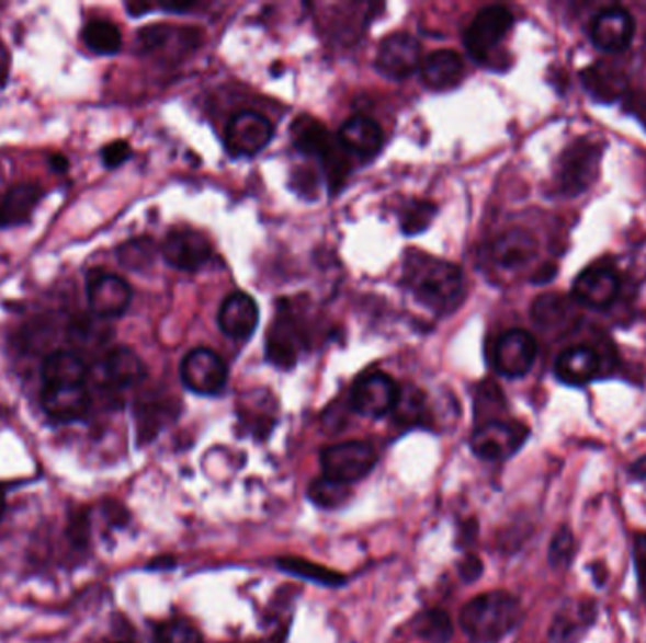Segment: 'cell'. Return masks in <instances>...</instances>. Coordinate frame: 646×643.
Returning a JSON list of instances; mask_svg holds the SVG:
<instances>
[{"label": "cell", "instance_id": "cell-37", "mask_svg": "<svg viewBox=\"0 0 646 643\" xmlns=\"http://www.w3.org/2000/svg\"><path fill=\"white\" fill-rule=\"evenodd\" d=\"M575 555V538L569 528H559L554 540L551 543V551H548V559H551L552 566L556 569H564L571 562Z\"/></svg>", "mask_w": 646, "mask_h": 643}, {"label": "cell", "instance_id": "cell-43", "mask_svg": "<svg viewBox=\"0 0 646 643\" xmlns=\"http://www.w3.org/2000/svg\"><path fill=\"white\" fill-rule=\"evenodd\" d=\"M635 472L639 475H646V457L635 464Z\"/></svg>", "mask_w": 646, "mask_h": 643}, {"label": "cell", "instance_id": "cell-39", "mask_svg": "<svg viewBox=\"0 0 646 643\" xmlns=\"http://www.w3.org/2000/svg\"><path fill=\"white\" fill-rule=\"evenodd\" d=\"M633 561H635V572H637L641 590L646 596V535L635 536Z\"/></svg>", "mask_w": 646, "mask_h": 643}, {"label": "cell", "instance_id": "cell-23", "mask_svg": "<svg viewBox=\"0 0 646 643\" xmlns=\"http://www.w3.org/2000/svg\"><path fill=\"white\" fill-rule=\"evenodd\" d=\"M420 76L423 85L431 91H450L462 82L463 59L456 51L439 49L423 59Z\"/></svg>", "mask_w": 646, "mask_h": 643}, {"label": "cell", "instance_id": "cell-31", "mask_svg": "<svg viewBox=\"0 0 646 643\" xmlns=\"http://www.w3.org/2000/svg\"><path fill=\"white\" fill-rule=\"evenodd\" d=\"M350 495H352L350 485L326 478V475H321L320 480H314L313 485L308 489L310 501L318 504L320 508L342 506L350 498Z\"/></svg>", "mask_w": 646, "mask_h": 643}, {"label": "cell", "instance_id": "cell-9", "mask_svg": "<svg viewBox=\"0 0 646 643\" xmlns=\"http://www.w3.org/2000/svg\"><path fill=\"white\" fill-rule=\"evenodd\" d=\"M133 291L125 279L109 272L93 271L88 278V302L99 319L122 318L131 305Z\"/></svg>", "mask_w": 646, "mask_h": 643}, {"label": "cell", "instance_id": "cell-12", "mask_svg": "<svg viewBox=\"0 0 646 643\" xmlns=\"http://www.w3.org/2000/svg\"><path fill=\"white\" fill-rule=\"evenodd\" d=\"M422 65V49L415 36L394 33L382 41L376 68L389 80H407Z\"/></svg>", "mask_w": 646, "mask_h": 643}, {"label": "cell", "instance_id": "cell-5", "mask_svg": "<svg viewBox=\"0 0 646 643\" xmlns=\"http://www.w3.org/2000/svg\"><path fill=\"white\" fill-rule=\"evenodd\" d=\"M512 25L514 18L510 14L509 8H483L463 34V44L473 59L478 62L488 61V57L505 41Z\"/></svg>", "mask_w": 646, "mask_h": 643}, {"label": "cell", "instance_id": "cell-28", "mask_svg": "<svg viewBox=\"0 0 646 643\" xmlns=\"http://www.w3.org/2000/svg\"><path fill=\"white\" fill-rule=\"evenodd\" d=\"M575 315L573 300L559 295V292H546L535 298L531 306V318L541 329L554 331L567 325Z\"/></svg>", "mask_w": 646, "mask_h": 643}, {"label": "cell", "instance_id": "cell-14", "mask_svg": "<svg viewBox=\"0 0 646 643\" xmlns=\"http://www.w3.org/2000/svg\"><path fill=\"white\" fill-rule=\"evenodd\" d=\"M619 292V274L603 264L586 268L573 282V302L590 310H605L616 300Z\"/></svg>", "mask_w": 646, "mask_h": 643}, {"label": "cell", "instance_id": "cell-4", "mask_svg": "<svg viewBox=\"0 0 646 643\" xmlns=\"http://www.w3.org/2000/svg\"><path fill=\"white\" fill-rule=\"evenodd\" d=\"M603 146L592 138H578L559 156L556 167V190L564 197H578L590 190L599 176Z\"/></svg>", "mask_w": 646, "mask_h": 643}, {"label": "cell", "instance_id": "cell-34", "mask_svg": "<svg viewBox=\"0 0 646 643\" xmlns=\"http://www.w3.org/2000/svg\"><path fill=\"white\" fill-rule=\"evenodd\" d=\"M280 569L293 574V576L306 577L313 582L324 583V585H339L342 577L333 570L321 569L313 562L299 561V559H282L279 561Z\"/></svg>", "mask_w": 646, "mask_h": 643}, {"label": "cell", "instance_id": "cell-22", "mask_svg": "<svg viewBox=\"0 0 646 643\" xmlns=\"http://www.w3.org/2000/svg\"><path fill=\"white\" fill-rule=\"evenodd\" d=\"M337 140L347 153L367 161L381 151L384 133L371 117L355 116L340 127Z\"/></svg>", "mask_w": 646, "mask_h": 643}, {"label": "cell", "instance_id": "cell-16", "mask_svg": "<svg viewBox=\"0 0 646 643\" xmlns=\"http://www.w3.org/2000/svg\"><path fill=\"white\" fill-rule=\"evenodd\" d=\"M635 21L626 8L609 7L601 10L592 21L590 38L593 46L607 54H620L632 44Z\"/></svg>", "mask_w": 646, "mask_h": 643}, {"label": "cell", "instance_id": "cell-42", "mask_svg": "<svg viewBox=\"0 0 646 643\" xmlns=\"http://www.w3.org/2000/svg\"><path fill=\"white\" fill-rule=\"evenodd\" d=\"M52 163H54V169L55 170H67V161H65V159H63V157H54V161H52Z\"/></svg>", "mask_w": 646, "mask_h": 643}, {"label": "cell", "instance_id": "cell-11", "mask_svg": "<svg viewBox=\"0 0 646 643\" xmlns=\"http://www.w3.org/2000/svg\"><path fill=\"white\" fill-rule=\"evenodd\" d=\"M537 359V342L530 332L512 329L499 336L494 347V366L505 378H522Z\"/></svg>", "mask_w": 646, "mask_h": 643}, {"label": "cell", "instance_id": "cell-10", "mask_svg": "<svg viewBox=\"0 0 646 643\" xmlns=\"http://www.w3.org/2000/svg\"><path fill=\"white\" fill-rule=\"evenodd\" d=\"M399 399V387L384 372L363 374L352 387V407L365 417H384L394 412Z\"/></svg>", "mask_w": 646, "mask_h": 643}, {"label": "cell", "instance_id": "cell-35", "mask_svg": "<svg viewBox=\"0 0 646 643\" xmlns=\"http://www.w3.org/2000/svg\"><path fill=\"white\" fill-rule=\"evenodd\" d=\"M156 643H203V638L193 624L184 619H170L156 630Z\"/></svg>", "mask_w": 646, "mask_h": 643}, {"label": "cell", "instance_id": "cell-24", "mask_svg": "<svg viewBox=\"0 0 646 643\" xmlns=\"http://www.w3.org/2000/svg\"><path fill=\"white\" fill-rule=\"evenodd\" d=\"M102 378L106 386L123 389L140 383L146 376V366L143 359L129 347H114L104 355L101 363Z\"/></svg>", "mask_w": 646, "mask_h": 643}, {"label": "cell", "instance_id": "cell-2", "mask_svg": "<svg viewBox=\"0 0 646 643\" xmlns=\"http://www.w3.org/2000/svg\"><path fill=\"white\" fill-rule=\"evenodd\" d=\"M522 606L503 590L476 596L460 616L463 632L476 643H496L520 623Z\"/></svg>", "mask_w": 646, "mask_h": 643}, {"label": "cell", "instance_id": "cell-20", "mask_svg": "<svg viewBox=\"0 0 646 643\" xmlns=\"http://www.w3.org/2000/svg\"><path fill=\"white\" fill-rule=\"evenodd\" d=\"M537 238L525 229H510L491 244V259L505 271H518L537 255Z\"/></svg>", "mask_w": 646, "mask_h": 643}, {"label": "cell", "instance_id": "cell-32", "mask_svg": "<svg viewBox=\"0 0 646 643\" xmlns=\"http://www.w3.org/2000/svg\"><path fill=\"white\" fill-rule=\"evenodd\" d=\"M418 636L433 643H446L452 638L450 617L441 610L423 611L415 621Z\"/></svg>", "mask_w": 646, "mask_h": 643}, {"label": "cell", "instance_id": "cell-30", "mask_svg": "<svg viewBox=\"0 0 646 643\" xmlns=\"http://www.w3.org/2000/svg\"><path fill=\"white\" fill-rule=\"evenodd\" d=\"M156 244L151 238H135L117 250V261L129 271H146L156 261Z\"/></svg>", "mask_w": 646, "mask_h": 643}, {"label": "cell", "instance_id": "cell-6", "mask_svg": "<svg viewBox=\"0 0 646 643\" xmlns=\"http://www.w3.org/2000/svg\"><path fill=\"white\" fill-rule=\"evenodd\" d=\"M320 464L326 478L350 485L373 470L376 453L367 441H342L321 451Z\"/></svg>", "mask_w": 646, "mask_h": 643}, {"label": "cell", "instance_id": "cell-44", "mask_svg": "<svg viewBox=\"0 0 646 643\" xmlns=\"http://www.w3.org/2000/svg\"><path fill=\"white\" fill-rule=\"evenodd\" d=\"M0 512H2V501H0Z\"/></svg>", "mask_w": 646, "mask_h": 643}, {"label": "cell", "instance_id": "cell-18", "mask_svg": "<svg viewBox=\"0 0 646 643\" xmlns=\"http://www.w3.org/2000/svg\"><path fill=\"white\" fill-rule=\"evenodd\" d=\"M41 402L49 420L72 423L88 413L91 399L88 386H44Z\"/></svg>", "mask_w": 646, "mask_h": 643}, {"label": "cell", "instance_id": "cell-17", "mask_svg": "<svg viewBox=\"0 0 646 643\" xmlns=\"http://www.w3.org/2000/svg\"><path fill=\"white\" fill-rule=\"evenodd\" d=\"M305 346V332L299 323L284 313L276 315L267 336V359L282 370H287L295 366Z\"/></svg>", "mask_w": 646, "mask_h": 643}, {"label": "cell", "instance_id": "cell-33", "mask_svg": "<svg viewBox=\"0 0 646 643\" xmlns=\"http://www.w3.org/2000/svg\"><path fill=\"white\" fill-rule=\"evenodd\" d=\"M437 216V206L428 200H412L401 211V231L408 237L420 234L429 225L433 223Z\"/></svg>", "mask_w": 646, "mask_h": 643}, {"label": "cell", "instance_id": "cell-15", "mask_svg": "<svg viewBox=\"0 0 646 643\" xmlns=\"http://www.w3.org/2000/svg\"><path fill=\"white\" fill-rule=\"evenodd\" d=\"M272 135L274 127L265 116L256 112H240L227 125L225 142L233 156L252 157L267 148Z\"/></svg>", "mask_w": 646, "mask_h": 643}, {"label": "cell", "instance_id": "cell-19", "mask_svg": "<svg viewBox=\"0 0 646 643\" xmlns=\"http://www.w3.org/2000/svg\"><path fill=\"white\" fill-rule=\"evenodd\" d=\"M219 329L233 340H248L259 325V308L250 295L233 292L222 302Z\"/></svg>", "mask_w": 646, "mask_h": 643}, {"label": "cell", "instance_id": "cell-36", "mask_svg": "<svg viewBox=\"0 0 646 643\" xmlns=\"http://www.w3.org/2000/svg\"><path fill=\"white\" fill-rule=\"evenodd\" d=\"M394 412L397 420H401L403 423H418L423 413V394L415 387L399 389V399L395 402Z\"/></svg>", "mask_w": 646, "mask_h": 643}, {"label": "cell", "instance_id": "cell-21", "mask_svg": "<svg viewBox=\"0 0 646 643\" xmlns=\"http://www.w3.org/2000/svg\"><path fill=\"white\" fill-rule=\"evenodd\" d=\"M554 372L565 386H586L601 374V357L592 347H569L559 353Z\"/></svg>", "mask_w": 646, "mask_h": 643}, {"label": "cell", "instance_id": "cell-8", "mask_svg": "<svg viewBox=\"0 0 646 643\" xmlns=\"http://www.w3.org/2000/svg\"><path fill=\"white\" fill-rule=\"evenodd\" d=\"M184 386L195 394H218L227 381V365L218 353L197 347L185 355L180 366Z\"/></svg>", "mask_w": 646, "mask_h": 643}, {"label": "cell", "instance_id": "cell-38", "mask_svg": "<svg viewBox=\"0 0 646 643\" xmlns=\"http://www.w3.org/2000/svg\"><path fill=\"white\" fill-rule=\"evenodd\" d=\"M131 157V146L125 140H116L110 142L101 149L102 163L106 164L109 169H117L120 164L125 163Z\"/></svg>", "mask_w": 646, "mask_h": 643}, {"label": "cell", "instance_id": "cell-41", "mask_svg": "<svg viewBox=\"0 0 646 643\" xmlns=\"http://www.w3.org/2000/svg\"><path fill=\"white\" fill-rule=\"evenodd\" d=\"M127 12H129L133 18H140V15L146 14V12H150L151 4H146V2H131L127 4Z\"/></svg>", "mask_w": 646, "mask_h": 643}, {"label": "cell", "instance_id": "cell-25", "mask_svg": "<svg viewBox=\"0 0 646 643\" xmlns=\"http://www.w3.org/2000/svg\"><path fill=\"white\" fill-rule=\"evenodd\" d=\"M86 360L75 352H54L42 365L44 386H88Z\"/></svg>", "mask_w": 646, "mask_h": 643}, {"label": "cell", "instance_id": "cell-7", "mask_svg": "<svg viewBox=\"0 0 646 643\" xmlns=\"http://www.w3.org/2000/svg\"><path fill=\"white\" fill-rule=\"evenodd\" d=\"M528 428L512 421H486L476 428L471 447L484 461H505L524 446Z\"/></svg>", "mask_w": 646, "mask_h": 643}, {"label": "cell", "instance_id": "cell-13", "mask_svg": "<svg viewBox=\"0 0 646 643\" xmlns=\"http://www.w3.org/2000/svg\"><path fill=\"white\" fill-rule=\"evenodd\" d=\"M161 255L172 268L197 272L211 261L212 245L199 231L174 229L165 237Z\"/></svg>", "mask_w": 646, "mask_h": 643}, {"label": "cell", "instance_id": "cell-3", "mask_svg": "<svg viewBox=\"0 0 646 643\" xmlns=\"http://www.w3.org/2000/svg\"><path fill=\"white\" fill-rule=\"evenodd\" d=\"M293 143L301 153L314 157L320 161L326 172L327 182L331 190H337L344 182L350 172L347 151L342 149L339 140L327 133L326 127L313 117H299L292 127Z\"/></svg>", "mask_w": 646, "mask_h": 643}, {"label": "cell", "instance_id": "cell-29", "mask_svg": "<svg viewBox=\"0 0 646 643\" xmlns=\"http://www.w3.org/2000/svg\"><path fill=\"white\" fill-rule=\"evenodd\" d=\"M86 48L97 55H116L122 49V31L109 20L89 21L82 28Z\"/></svg>", "mask_w": 646, "mask_h": 643}, {"label": "cell", "instance_id": "cell-40", "mask_svg": "<svg viewBox=\"0 0 646 643\" xmlns=\"http://www.w3.org/2000/svg\"><path fill=\"white\" fill-rule=\"evenodd\" d=\"M159 7L167 12H188L191 8H195V2H159Z\"/></svg>", "mask_w": 646, "mask_h": 643}, {"label": "cell", "instance_id": "cell-1", "mask_svg": "<svg viewBox=\"0 0 646 643\" xmlns=\"http://www.w3.org/2000/svg\"><path fill=\"white\" fill-rule=\"evenodd\" d=\"M405 284L420 305L435 313L456 310L463 298V274L456 264L431 257L422 251H408Z\"/></svg>", "mask_w": 646, "mask_h": 643}, {"label": "cell", "instance_id": "cell-26", "mask_svg": "<svg viewBox=\"0 0 646 643\" xmlns=\"http://www.w3.org/2000/svg\"><path fill=\"white\" fill-rule=\"evenodd\" d=\"M41 198L42 190L34 183H20L12 187L0 203V227L27 225Z\"/></svg>", "mask_w": 646, "mask_h": 643}, {"label": "cell", "instance_id": "cell-27", "mask_svg": "<svg viewBox=\"0 0 646 643\" xmlns=\"http://www.w3.org/2000/svg\"><path fill=\"white\" fill-rule=\"evenodd\" d=\"M580 80L586 91L599 102L619 101L622 93L626 91L627 82L624 72L607 62H598L593 67L586 68L582 70Z\"/></svg>", "mask_w": 646, "mask_h": 643}]
</instances>
